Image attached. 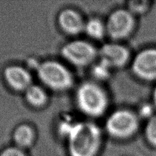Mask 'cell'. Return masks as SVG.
<instances>
[{"mask_svg": "<svg viewBox=\"0 0 156 156\" xmlns=\"http://www.w3.org/2000/svg\"><path fill=\"white\" fill-rule=\"evenodd\" d=\"M144 136L150 145L156 147V113L146 121Z\"/></svg>", "mask_w": 156, "mask_h": 156, "instance_id": "cell-15", "label": "cell"}, {"mask_svg": "<svg viewBox=\"0 0 156 156\" xmlns=\"http://www.w3.org/2000/svg\"><path fill=\"white\" fill-rule=\"evenodd\" d=\"M25 97L28 104L34 107H41L45 104L47 95L44 89L38 85L32 84L25 91Z\"/></svg>", "mask_w": 156, "mask_h": 156, "instance_id": "cell-12", "label": "cell"}, {"mask_svg": "<svg viewBox=\"0 0 156 156\" xmlns=\"http://www.w3.org/2000/svg\"><path fill=\"white\" fill-rule=\"evenodd\" d=\"M130 68L137 79L156 83V47H147L138 51L132 58Z\"/></svg>", "mask_w": 156, "mask_h": 156, "instance_id": "cell-6", "label": "cell"}, {"mask_svg": "<svg viewBox=\"0 0 156 156\" xmlns=\"http://www.w3.org/2000/svg\"><path fill=\"white\" fill-rule=\"evenodd\" d=\"M62 57L76 66H85L90 64L98 55V51L87 41L77 40L66 43L61 49Z\"/></svg>", "mask_w": 156, "mask_h": 156, "instance_id": "cell-7", "label": "cell"}, {"mask_svg": "<svg viewBox=\"0 0 156 156\" xmlns=\"http://www.w3.org/2000/svg\"><path fill=\"white\" fill-rule=\"evenodd\" d=\"M151 104L154 105L155 109L156 110V83L155 84V86L154 89L152 90V93H151Z\"/></svg>", "mask_w": 156, "mask_h": 156, "instance_id": "cell-19", "label": "cell"}, {"mask_svg": "<svg viewBox=\"0 0 156 156\" xmlns=\"http://www.w3.org/2000/svg\"><path fill=\"white\" fill-rule=\"evenodd\" d=\"M76 101L81 112L91 117L104 115L109 104L105 91L99 84L92 82H84L79 86Z\"/></svg>", "mask_w": 156, "mask_h": 156, "instance_id": "cell-2", "label": "cell"}, {"mask_svg": "<svg viewBox=\"0 0 156 156\" xmlns=\"http://www.w3.org/2000/svg\"><path fill=\"white\" fill-rule=\"evenodd\" d=\"M152 6V2L149 0H131L127 2L126 8L136 18L145 15Z\"/></svg>", "mask_w": 156, "mask_h": 156, "instance_id": "cell-14", "label": "cell"}, {"mask_svg": "<svg viewBox=\"0 0 156 156\" xmlns=\"http://www.w3.org/2000/svg\"><path fill=\"white\" fill-rule=\"evenodd\" d=\"M136 112L141 120L145 119V121H147L149 118H151L153 115H155L156 110L151 102H150L140 104L138 111H136Z\"/></svg>", "mask_w": 156, "mask_h": 156, "instance_id": "cell-17", "label": "cell"}, {"mask_svg": "<svg viewBox=\"0 0 156 156\" xmlns=\"http://www.w3.org/2000/svg\"><path fill=\"white\" fill-rule=\"evenodd\" d=\"M83 32L91 38L100 40L104 37L106 34L105 23L99 19L93 18L86 22Z\"/></svg>", "mask_w": 156, "mask_h": 156, "instance_id": "cell-13", "label": "cell"}, {"mask_svg": "<svg viewBox=\"0 0 156 156\" xmlns=\"http://www.w3.org/2000/svg\"><path fill=\"white\" fill-rule=\"evenodd\" d=\"M136 19L126 8L114 10L105 23L107 35L115 42L128 38L135 31Z\"/></svg>", "mask_w": 156, "mask_h": 156, "instance_id": "cell-5", "label": "cell"}, {"mask_svg": "<svg viewBox=\"0 0 156 156\" xmlns=\"http://www.w3.org/2000/svg\"><path fill=\"white\" fill-rule=\"evenodd\" d=\"M0 156H26V155L21 149L17 147H13L4 149L0 154Z\"/></svg>", "mask_w": 156, "mask_h": 156, "instance_id": "cell-18", "label": "cell"}, {"mask_svg": "<svg viewBox=\"0 0 156 156\" xmlns=\"http://www.w3.org/2000/svg\"><path fill=\"white\" fill-rule=\"evenodd\" d=\"M111 69L106 64L99 60L93 66L92 69V74L95 79L98 80H105L108 79L111 75Z\"/></svg>", "mask_w": 156, "mask_h": 156, "instance_id": "cell-16", "label": "cell"}, {"mask_svg": "<svg viewBox=\"0 0 156 156\" xmlns=\"http://www.w3.org/2000/svg\"><path fill=\"white\" fill-rule=\"evenodd\" d=\"M39 80L47 88L55 91L67 90L73 83V77L70 71L59 62L45 61L38 66Z\"/></svg>", "mask_w": 156, "mask_h": 156, "instance_id": "cell-4", "label": "cell"}, {"mask_svg": "<svg viewBox=\"0 0 156 156\" xmlns=\"http://www.w3.org/2000/svg\"><path fill=\"white\" fill-rule=\"evenodd\" d=\"M141 119L136 111L120 108L108 116L105 123L107 133L111 137L126 140L134 136L140 129Z\"/></svg>", "mask_w": 156, "mask_h": 156, "instance_id": "cell-3", "label": "cell"}, {"mask_svg": "<svg viewBox=\"0 0 156 156\" xmlns=\"http://www.w3.org/2000/svg\"><path fill=\"white\" fill-rule=\"evenodd\" d=\"M100 60L114 69L124 67L131 62L130 50L118 42L105 43L98 51Z\"/></svg>", "mask_w": 156, "mask_h": 156, "instance_id": "cell-8", "label": "cell"}, {"mask_svg": "<svg viewBox=\"0 0 156 156\" xmlns=\"http://www.w3.org/2000/svg\"><path fill=\"white\" fill-rule=\"evenodd\" d=\"M59 133L66 138L70 156H96L101 145V130L93 122L62 120Z\"/></svg>", "mask_w": 156, "mask_h": 156, "instance_id": "cell-1", "label": "cell"}, {"mask_svg": "<svg viewBox=\"0 0 156 156\" xmlns=\"http://www.w3.org/2000/svg\"><path fill=\"white\" fill-rule=\"evenodd\" d=\"M4 76L10 88L17 91H26L32 85V78L28 70L20 66H9L5 68Z\"/></svg>", "mask_w": 156, "mask_h": 156, "instance_id": "cell-9", "label": "cell"}, {"mask_svg": "<svg viewBox=\"0 0 156 156\" xmlns=\"http://www.w3.org/2000/svg\"><path fill=\"white\" fill-rule=\"evenodd\" d=\"M13 140L20 149L30 147L34 140V132L28 125H20L13 133Z\"/></svg>", "mask_w": 156, "mask_h": 156, "instance_id": "cell-11", "label": "cell"}, {"mask_svg": "<svg viewBox=\"0 0 156 156\" xmlns=\"http://www.w3.org/2000/svg\"><path fill=\"white\" fill-rule=\"evenodd\" d=\"M58 23L64 32L70 35H77L83 32L85 22L76 10L66 9L58 16Z\"/></svg>", "mask_w": 156, "mask_h": 156, "instance_id": "cell-10", "label": "cell"}]
</instances>
